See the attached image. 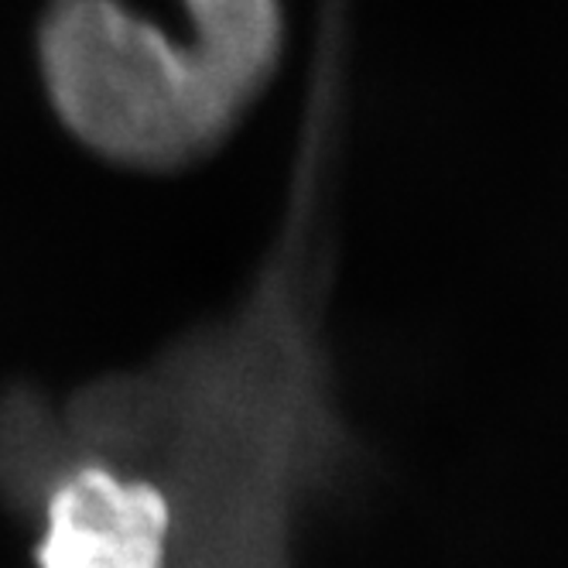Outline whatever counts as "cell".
<instances>
[{
    "label": "cell",
    "mask_w": 568,
    "mask_h": 568,
    "mask_svg": "<svg viewBox=\"0 0 568 568\" xmlns=\"http://www.w3.org/2000/svg\"><path fill=\"white\" fill-rule=\"evenodd\" d=\"M38 65L62 128L134 172L220 151L267 90L210 34H179L124 0H52Z\"/></svg>",
    "instance_id": "cell-1"
},
{
    "label": "cell",
    "mask_w": 568,
    "mask_h": 568,
    "mask_svg": "<svg viewBox=\"0 0 568 568\" xmlns=\"http://www.w3.org/2000/svg\"><path fill=\"white\" fill-rule=\"evenodd\" d=\"M175 510L154 483L75 466L45 497L38 568H169Z\"/></svg>",
    "instance_id": "cell-2"
}]
</instances>
